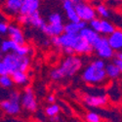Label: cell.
Here are the masks:
<instances>
[{
    "label": "cell",
    "instance_id": "cell-36",
    "mask_svg": "<svg viewBox=\"0 0 122 122\" xmlns=\"http://www.w3.org/2000/svg\"><path fill=\"white\" fill-rule=\"evenodd\" d=\"M117 59L122 60V52H119V53L117 54Z\"/></svg>",
    "mask_w": 122,
    "mask_h": 122
},
{
    "label": "cell",
    "instance_id": "cell-26",
    "mask_svg": "<svg viewBox=\"0 0 122 122\" xmlns=\"http://www.w3.org/2000/svg\"><path fill=\"white\" fill-rule=\"evenodd\" d=\"M49 24L63 25V18L59 13H52L49 16Z\"/></svg>",
    "mask_w": 122,
    "mask_h": 122
},
{
    "label": "cell",
    "instance_id": "cell-13",
    "mask_svg": "<svg viewBox=\"0 0 122 122\" xmlns=\"http://www.w3.org/2000/svg\"><path fill=\"white\" fill-rule=\"evenodd\" d=\"M63 7L65 9V12L66 15V18L68 19L69 22H79L81 21L80 18L78 17V14L76 12L75 5L70 1V0H64Z\"/></svg>",
    "mask_w": 122,
    "mask_h": 122
},
{
    "label": "cell",
    "instance_id": "cell-5",
    "mask_svg": "<svg viewBox=\"0 0 122 122\" xmlns=\"http://www.w3.org/2000/svg\"><path fill=\"white\" fill-rule=\"evenodd\" d=\"M79 38H80L79 34H70V33L64 32L60 36L51 37V42H52L56 47H61L63 49L70 47V48L74 49Z\"/></svg>",
    "mask_w": 122,
    "mask_h": 122
},
{
    "label": "cell",
    "instance_id": "cell-4",
    "mask_svg": "<svg viewBox=\"0 0 122 122\" xmlns=\"http://www.w3.org/2000/svg\"><path fill=\"white\" fill-rule=\"evenodd\" d=\"M22 95L18 91H11L7 99L2 100L1 108L8 115H17L21 112Z\"/></svg>",
    "mask_w": 122,
    "mask_h": 122
},
{
    "label": "cell",
    "instance_id": "cell-19",
    "mask_svg": "<svg viewBox=\"0 0 122 122\" xmlns=\"http://www.w3.org/2000/svg\"><path fill=\"white\" fill-rule=\"evenodd\" d=\"M93 50H94V47L81 37L79 38L78 42L74 47V51L76 54H90Z\"/></svg>",
    "mask_w": 122,
    "mask_h": 122
},
{
    "label": "cell",
    "instance_id": "cell-11",
    "mask_svg": "<svg viewBox=\"0 0 122 122\" xmlns=\"http://www.w3.org/2000/svg\"><path fill=\"white\" fill-rule=\"evenodd\" d=\"M23 6L22 0H5L4 3V11L7 15L15 16L19 15Z\"/></svg>",
    "mask_w": 122,
    "mask_h": 122
},
{
    "label": "cell",
    "instance_id": "cell-34",
    "mask_svg": "<svg viewBox=\"0 0 122 122\" xmlns=\"http://www.w3.org/2000/svg\"><path fill=\"white\" fill-rule=\"evenodd\" d=\"M55 101H56V98H55L54 95H50V96L47 97V102H48V103H50V104H54Z\"/></svg>",
    "mask_w": 122,
    "mask_h": 122
},
{
    "label": "cell",
    "instance_id": "cell-14",
    "mask_svg": "<svg viewBox=\"0 0 122 122\" xmlns=\"http://www.w3.org/2000/svg\"><path fill=\"white\" fill-rule=\"evenodd\" d=\"M8 35L10 37V39L14 40L15 42H17L20 45L25 44V35L23 30L21 29V27H19L16 25H10L9 26V31H8Z\"/></svg>",
    "mask_w": 122,
    "mask_h": 122
},
{
    "label": "cell",
    "instance_id": "cell-6",
    "mask_svg": "<svg viewBox=\"0 0 122 122\" xmlns=\"http://www.w3.org/2000/svg\"><path fill=\"white\" fill-rule=\"evenodd\" d=\"M93 47L100 59H110L114 55V50L111 48L107 37L101 36Z\"/></svg>",
    "mask_w": 122,
    "mask_h": 122
},
{
    "label": "cell",
    "instance_id": "cell-2",
    "mask_svg": "<svg viewBox=\"0 0 122 122\" xmlns=\"http://www.w3.org/2000/svg\"><path fill=\"white\" fill-rule=\"evenodd\" d=\"M106 64L103 59L95 60L91 63L82 73V79L88 84H102L107 80Z\"/></svg>",
    "mask_w": 122,
    "mask_h": 122
},
{
    "label": "cell",
    "instance_id": "cell-8",
    "mask_svg": "<svg viewBox=\"0 0 122 122\" xmlns=\"http://www.w3.org/2000/svg\"><path fill=\"white\" fill-rule=\"evenodd\" d=\"M76 12L78 14V17L80 18L81 21H84L86 23H90L91 21H93L94 19H96L97 16V11L92 8L91 6L80 2L77 5H75Z\"/></svg>",
    "mask_w": 122,
    "mask_h": 122
},
{
    "label": "cell",
    "instance_id": "cell-18",
    "mask_svg": "<svg viewBox=\"0 0 122 122\" xmlns=\"http://www.w3.org/2000/svg\"><path fill=\"white\" fill-rule=\"evenodd\" d=\"M87 25V23L84 21L79 22H69L65 25V32L70 33V34H79L80 31L83 28H85Z\"/></svg>",
    "mask_w": 122,
    "mask_h": 122
},
{
    "label": "cell",
    "instance_id": "cell-15",
    "mask_svg": "<svg viewBox=\"0 0 122 122\" xmlns=\"http://www.w3.org/2000/svg\"><path fill=\"white\" fill-rule=\"evenodd\" d=\"M42 31L50 36V37H55L60 36L65 32V25H54V24H46L45 26L41 29Z\"/></svg>",
    "mask_w": 122,
    "mask_h": 122
},
{
    "label": "cell",
    "instance_id": "cell-27",
    "mask_svg": "<svg viewBox=\"0 0 122 122\" xmlns=\"http://www.w3.org/2000/svg\"><path fill=\"white\" fill-rule=\"evenodd\" d=\"M96 11H97V14H99L102 18H108L109 17V11H108V9L103 5V4H100L97 6L96 8Z\"/></svg>",
    "mask_w": 122,
    "mask_h": 122
},
{
    "label": "cell",
    "instance_id": "cell-22",
    "mask_svg": "<svg viewBox=\"0 0 122 122\" xmlns=\"http://www.w3.org/2000/svg\"><path fill=\"white\" fill-rule=\"evenodd\" d=\"M29 25L34 27L42 29L45 26V21L41 18L39 12H35L32 15H29Z\"/></svg>",
    "mask_w": 122,
    "mask_h": 122
},
{
    "label": "cell",
    "instance_id": "cell-3",
    "mask_svg": "<svg viewBox=\"0 0 122 122\" xmlns=\"http://www.w3.org/2000/svg\"><path fill=\"white\" fill-rule=\"evenodd\" d=\"M1 62L5 65L9 75H11L17 70L26 72L30 66V60L27 56H21L15 52L5 54Z\"/></svg>",
    "mask_w": 122,
    "mask_h": 122
},
{
    "label": "cell",
    "instance_id": "cell-25",
    "mask_svg": "<svg viewBox=\"0 0 122 122\" xmlns=\"http://www.w3.org/2000/svg\"><path fill=\"white\" fill-rule=\"evenodd\" d=\"M45 112L48 116L50 117H54V116H57L58 113L60 112V107L56 104H51L49 107H46L45 109Z\"/></svg>",
    "mask_w": 122,
    "mask_h": 122
},
{
    "label": "cell",
    "instance_id": "cell-33",
    "mask_svg": "<svg viewBox=\"0 0 122 122\" xmlns=\"http://www.w3.org/2000/svg\"><path fill=\"white\" fill-rule=\"evenodd\" d=\"M119 68H120V70H121V72H122V60H119V59H115L114 60V62H113Z\"/></svg>",
    "mask_w": 122,
    "mask_h": 122
},
{
    "label": "cell",
    "instance_id": "cell-35",
    "mask_svg": "<svg viewBox=\"0 0 122 122\" xmlns=\"http://www.w3.org/2000/svg\"><path fill=\"white\" fill-rule=\"evenodd\" d=\"M70 1H71L74 5H77L78 3H80V2H81V0H70Z\"/></svg>",
    "mask_w": 122,
    "mask_h": 122
},
{
    "label": "cell",
    "instance_id": "cell-39",
    "mask_svg": "<svg viewBox=\"0 0 122 122\" xmlns=\"http://www.w3.org/2000/svg\"><path fill=\"white\" fill-rule=\"evenodd\" d=\"M22 1H23V2H24V1H25V0H22Z\"/></svg>",
    "mask_w": 122,
    "mask_h": 122
},
{
    "label": "cell",
    "instance_id": "cell-37",
    "mask_svg": "<svg viewBox=\"0 0 122 122\" xmlns=\"http://www.w3.org/2000/svg\"><path fill=\"white\" fill-rule=\"evenodd\" d=\"M108 1H112V2H120V1H122V0H108Z\"/></svg>",
    "mask_w": 122,
    "mask_h": 122
},
{
    "label": "cell",
    "instance_id": "cell-24",
    "mask_svg": "<svg viewBox=\"0 0 122 122\" xmlns=\"http://www.w3.org/2000/svg\"><path fill=\"white\" fill-rule=\"evenodd\" d=\"M14 81L11 75H0V85L3 88H12Z\"/></svg>",
    "mask_w": 122,
    "mask_h": 122
},
{
    "label": "cell",
    "instance_id": "cell-28",
    "mask_svg": "<svg viewBox=\"0 0 122 122\" xmlns=\"http://www.w3.org/2000/svg\"><path fill=\"white\" fill-rule=\"evenodd\" d=\"M86 120L87 122H101V117L98 113L94 112V111H91V112L87 113Z\"/></svg>",
    "mask_w": 122,
    "mask_h": 122
},
{
    "label": "cell",
    "instance_id": "cell-7",
    "mask_svg": "<svg viewBox=\"0 0 122 122\" xmlns=\"http://www.w3.org/2000/svg\"><path fill=\"white\" fill-rule=\"evenodd\" d=\"M90 27H92L94 30L100 34H105V35H110L112 32L115 31L114 25L106 21V20H99V19H94L93 21L90 22Z\"/></svg>",
    "mask_w": 122,
    "mask_h": 122
},
{
    "label": "cell",
    "instance_id": "cell-21",
    "mask_svg": "<svg viewBox=\"0 0 122 122\" xmlns=\"http://www.w3.org/2000/svg\"><path fill=\"white\" fill-rule=\"evenodd\" d=\"M12 78H13V81L14 83L18 84V85H27L28 84V75L26 74V72L25 71H21V70H17L14 73L11 74Z\"/></svg>",
    "mask_w": 122,
    "mask_h": 122
},
{
    "label": "cell",
    "instance_id": "cell-38",
    "mask_svg": "<svg viewBox=\"0 0 122 122\" xmlns=\"http://www.w3.org/2000/svg\"><path fill=\"white\" fill-rule=\"evenodd\" d=\"M83 1H87V0H83Z\"/></svg>",
    "mask_w": 122,
    "mask_h": 122
},
{
    "label": "cell",
    "instance_id": "cell-17",
    "mask_svg": "<svg viewBox=\"0 0 122 122\" xmlns=\"http://www.w3.org/2000/svg\"><path fill=\"white\" fill-rule=\"evenodd\" d=\"M108 42L113 50L120 51L122 50V30L115 29V31L112 32L107 37Z\"/></svg>",
    "mask_w": 122,
    "mask_h": 122
},
{
    "label": "cell",
    "instance_id": "cell-9",
    "mask_svg": "<svg viewBox=\"0 0 122 122\" xmlns=\"http://www.w3.org/2000/svg\"><path fill=\"white\" fill-rule=\"evenodd\" d=\"M22 107L28 111H35L37 108V102L31 87L26 86L22 95Z\"/></svg>",
    "mask_w": 122,
    "mask_h": 122
},
{
    "label": "cell",
    "instance_id": "cell-20",
    "mask_svg": "<svg viewBox=\"0 0 122 122\" xmlns=\"http://www.w3.org/2000/svg\"><path fill=\"white\" fill-rule=\"evenodd\" d=\"M20 44H18L17 42H15L12 39H5L1 42V53L3 54H7V53H11V52H16V50L18 49Z\"/></svg>",
    "mask_w": 122,
    "mask_h": 122
},
{
    "label": "cell",
    "instance_id": "cell-30",
    "mask_svg": "<svg viewBox=\"0 0 122 122\" xmlns=\"http://www.w3.org/2000/svg\"><path fill=\"white\" fill-rule=\"evenodd\" d=\"M18 24L21 25H29V16L27 15H23V14H19L16 18Z\"/></svg>",
    "mask_w": 122,
    "mask_h": 122
},
{
    "label": "cell",
    "instance_id": "cell-1",
    "mask_svg": "<svg viewBox=\"0 0 122 122\" xmlns=\"http://www.w3.org/2000/svg\"><path fill=\"white\" fill-rule=\"evenodd\" d=\"M82 66V61L76 56H67L58 68L51 70L50 77L55 81L62 80L65 77L73 76Z\"/></svg>",
    "mask_w": 122,
    "mask_h": 122
},
{
    "label": "cell",
    "instance_id": "cell-10",
    "mask_svg": "<svg viewBox=\"0 0 122 122\" xmlns=\"http://www.w3.org/2000/svg\"><path fill=\"white\" fill-rule=\"evenodd\" d=\"M84 103L91 107H100L107 104V97L104 94L100 95H86L84 97Z\"/></svg>",
    "mask_w": 122,
    "mask_h": 122
},
{
    "label": "cell",
    "instance_id": "cell-32",
    "mask_svg": "<svg viewBox=\"0 0 122 122\" xmlns=\"http://www.w3.org/2000/svg\"><path fill=\"white\" fill-rule=\"evenodd\" d=\"M63 50H64L65 54H66V55H67V56H71V55H73V54L75 53L74 49H73V48H70V47H67V48H64Z\"/></svg>",
    "mask_w": 122,
    "mask_h": 122
},
{
    "label": "cell",
    "instance_id": "cell-31",
    "mask_svg": "<svg viewBox=\"0 0 122 122\" xmlns=\"http://www.w3.org/2000/svg\"><path fill=\"white\" fill-rule=\"evenodd\" d=\"M9 25L7 22H4L2 21L1 23H0V33H1L2 35L4 34H8V31H9Z\"/></svg>",
    "mask_w": 122,
    "mask_h": 122
},
{
    "label": "cell",
    "instance_id": "cell-29",
    "mask_svg": "<svg viewBox=\"0 0 122 122\" xmlns=\"http://www.w3.org/2000/svg\"><path fill=\"white\" fill-rule=\"evenodd\" d=\"M29 51H30L29 47L26 46V45H25V44H23V45H19V47L16 50L15 53L21 55V56H27L28 53H29Z\"/></svg>",
    "mask_w": 122,
    "mask_h": 122
},
{
    "label": "cell",
    "instance_id": "cell-16",
    "mask_svg": "<svg viewBox=\"0 0 122 122\" xmlns=\"http://www.w3.org/2000/svg\"><path fill=\"white\" fill-rule=\"evenodd\" d=\"M39 9V0H25L20 14L23 15H32L35 12H38Z\"/></svg>",
    "mask_w": 122,
    "mask_h": 122
},
{
    "label": "cell",
    "instance_id": "cell-23",
    "mask_svg": "<svg viewBox=\"0 0 122 122\" xmlns=\"http://www.w3.org/2000/svg\"><path fill=\"white\" fill-rule=\"evenodd\" d=\"M106 71H107V77L111 78V79H114V78H117L121 72L120 68L114 64V63H111V64H107L106 66Z\"/></svg>",
    "mask_w": 122,
    "mask_h": 122
},
{
    "label": "cell",
    "instance_id": "cell-12",
    "mask_svg": "<svg viewBox=\"0 0 122 122\" xmlns=\"http://www.w3.org/2000/svg\"><path fill=\"white\" fill-rule=\"evenodd\" d=\"M79 35H80L81 38L86 40V41L88 43H90L92 46L95 45V43L98 41V40L100 39V37H101L100 36V33H98L96 30H94L92 27H90V26L89 27L86 26L85 28H83L80 31Z\"/></svg>",
    "mask_w": 122,
    "mask_h": 122
}]
</instances>
